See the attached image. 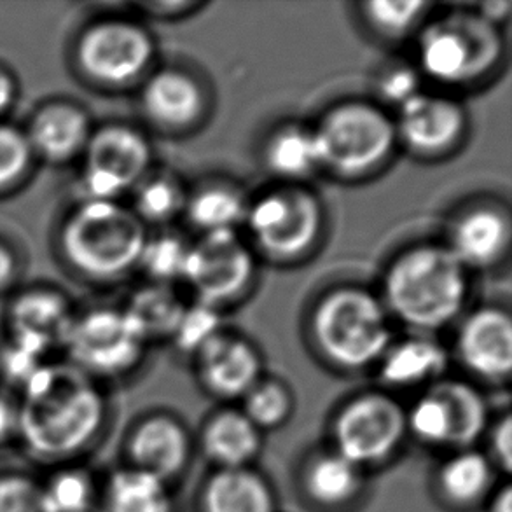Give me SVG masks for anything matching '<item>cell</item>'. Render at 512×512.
Segmentation results:
<instances>
[{
  "instance_id": "cell-1",
  "label": "cell",
  "mask_w": 512,
  "mask_h": 512,
  "mask_svg": "<svg viewBox=\"0 0 512 512\" xmlns=\"http://www.w3.org/2000/svg\"><path fill=\"white\" fill-rule=\"evenodd\" d=\"M18 439L32 462L77 464L102 441L109 402L97 381L67 364H46L18 397Z\"/></svg>"
},
{
  "instance_id": "cell-2",
  "label": "cell",
  "mask_w": 512,
  "mask_h": 512,
  "mask_svg": "<svg viewBox=\"0 0 512 512\" xmlns=\"http://www.w3.org/2000/svg\"><path fill=\"white\" fill-rule=\"evenodd\" d=\"M469 289V271L444 243H416L388 263L380 299L390 319L432 336L460 319Z\"/></svg>"
},
{
  "instance_id": "cell-3",
  "label": "cell",
  "mask_w": 512,
  "mask_h": 512,
  "mask_svg": "<svg viewBox=\"0 0 512 512\" xmlns=\"http://www.w3.org/2000/svg\"><path fill=\"white\" fill-rule=\"evenodd\" d=\"M380 296L359 285H340L320 296L310 315L313 345L327 364L343 371L378 366L394 341Z\"/></svg>"
},
{
  "instance_id": "cell-4",
  "label": "cell",
  "mask_w": 512,
  "mask_h": 512,
  "mask_svg": "<svg viewBox=\"0 0 512 512\" xmlns=\"http://www.w3.org/2000/svg\"><path fill=\"white\" fill-rule=\"evenodd\" d=\"M506 55L502 30L462 4L418 30L416 69L451 88L481 83Z\"/></svg>"
},
{
  "instance_id": "cell-5",
  "label": "cell",
  "mask_w": 512,
  "mask_h": 512,
  "mask_svg": "<svg viewBox=\"0 0 512 512\" xmlns=\"http://www.w3.org/2000/svg\"><path fill=\"white\" fill-rule=\"evenodd\" d=\"M147 228L132 208L119 201L84 200L62 231V249L88 278L111 282L139 266Z\"/></svg>"
},
{
  "instance_id": "cell-6",
  "label": "cell",
  "mask_w": 512,
  "mask_h": 512,
  "mask_svg": "<svg viewBox=\"0 0 512 512\" xmlns=\"http://www.w3.org/2000/svg\"><path fill=\"white\" fill-rule=\"evenodd\" d=\"M322 170L357 179L383 167L397 147L394 118L380 104L346 100L312 126Z\"/></svg>"
},
{
  "instance_id": "cell-7",
  "label": "cell",
  "mask_w": 512,
  "mask_h": 512,
  "mask_svg": "<svg viewBox=\"0 0 512 512\" xmlns=\"http://www.w3.org/2000/svg\"><path fill=\"white\" fill-rule=\"evenodd\" d=\"M324 219L317 194L301 184H284L250 200L243 226L263 256L294 261L317 245Z\"/></svg>"
},
{
  "instance_id": "cell-8",
  "label": "cell",
  "mask_w": 512,
  "mask_h": 512,
  "mask_svg": "<svg viewBox=\"0 0 512 512\" xmlns=\"http://www.w3.org/2000/svg\"><path fill=\"white\" fill-rule=\"evenodd\" d=\"M147 345L125 310L98 308L74 319L63 350L70 366L98 383L133 373L146 357Z\"/></svg>"
},
{
  "instance_id": "cell-9",
  "label": "cell",
  "mask_w": 512,
  "mask_h": 512,
  "mask_svg": "<svg viewBox=\"0 0 512 512\" xmlns=\"http://www.w3.org/2000/svg\"><path fill=\"white\" fill-rule=\"evenodd\" d=\"M331 437L333 450L367 472L401 451L408 437L406 409L385 392L355 395L334 416Z\"/></svg>"
},
{
  "instance_id": "cell-10",
  "label": "cell",
  "mask_w": 512,
  "mask_h": 512,
  "mask_svg": "<svg viewBox=\"0 0 512 512\" xmlns=\"http://www.w3.org/2000/svg\"><path fill=\"white\" fill-rule=\"evenodd\" d=\"M76 56L79 69L93 83L123 88L137 83L151 70L156 41L137 21L111 18L84 30Z\"/></svg>"
},
{
  "instance_id": "cell-11",
  "label": "cell",
  "mask_w": 512,
  "mask_h": 512,
  "mask_svg": "<svg viewBox=\"0 0 512 512\" xmlns=\"http://www.w3.org/2000/svg\"><path fill=\"white\" fill-rule=\"evenodd\" d=\"M256 273V256L247 242L238 231H222L191 242L182 282L196 301L222 310L245 296Z\"/></svg>"
},
{
  "instance_id": "cell-12",
  "label": "cell",
  "mask_w": 512,
  "mask_h": 512,
  "mask_svg": "<svg viewBox=\"0 0 512 512\" xmlns=\"http://www.w3.org/2000/svg\"><path fill=\"white\" fill-rule=\"evenodd\" d=\"M83 154L86 200L118 201L139 186L153 163L146 135L128 125H107L91 133Z\"/></svg>"
},
{
  "instance_id": "cell-13",
  "label": "cell",
  "mask_w": 512,
  "mask_h": 512,
  "mask_svg": "<svg viewBox=\"0 0 512 512\" xmlns=\"http://www.w3.org/2000/svg\"><path fill=\"white\" fill-rule=\"evenodd\" d=\"M397 142L418 158H441L451 153L467 132L464 105L444 95L422 91L397 109Z\"/></svg>"
},
{
  "instance_id": "cell-14",
  "label": "cell",
  "mask_w": 512,
  "mask_h": 512,
  "mask_svg": "<svg viewBox=\"0 0 512 512\" xmlns=\"http://www.w3.org/2000/svg\"><path fill=\"white\" fill-rule=\"evenodd\" d=\"M455 355L478 380L500 385L512 373V320L500 306H479L462 319Z\"/></svg>"
},
{
  "instance_id": "cell-15",
  "label": "cell",
  "mask_w": 512,
  "mask_h": 512,
  "mask_svg": "<svg viewBox=\"0 0 512 512\" xmlns=\"http://www.w3.org/2000/svg\"><path fill=\"white\" fill-rule=\"evenodd\" d=\"M193 360L203 388L222 401H242L264 378L263 359L256 345L224 329Z\"/></svg>"
},
{
  "instance_id": "cell-16",
  "label": "cell",
  "mask_w": 512,
  "mask_h": 512,
  "mask_svg": "<svg viewBox=\"0 0 512 512\" xmlns=\"http://www.w3.org/2000/svg\"><path fill=\"white\" fill-rule=\"evenodd\" d=\"M191 451L186 425L175 416L156 413L139 420L128 432L125 465L170 485L186 471Z\"/></svg>"
},
{
  "instance_id": "cell-17",
  "label": "cell",
  "mask_w": 512,
  "mask_h": 512,
  "mask_svg": "<svg viewBox=\"0 0 512 512\" xmlns=\"http://www.w3.org/2000/svg\"><path fill=\"white\" fill-rule=\"evenodd\" d=\"M511 238V215L507 208L483 201L455 215L444 245L467 271L490 270L506 259Z\"/></svg>"
},
{
  "instance_id": "cell-18",
  "label": "cell",
  "mask_w": 512,
  "mask_h": 512,
  "mask_svg": "<svg viewBox=\"0 0 512 512\" xmlns=\"http://www.w3.org/2000/svg\"><path fill=\"white\" fill-rule=\"evenodd\" d=\"M140 105L147 121L161 132H187L205 118L207 95L191 72L165 67L147 76Z\"/></svg>"
},
{
  "instance_id": "cell-19",
  "label": "cell",
  "mask_w": 512,
  "mask_h": 512,
  "mask_svg": "<svg viewBox=\"0 0 512 512\" xmlns=\"http://www.w3.org/2000/svg\"><path fill=\"white\" fill-rule=\"evenodd\" d=\"M74 319L60 292H27L9 310L11 341L46 359L56 346H63Z\"/></svg>"
},
{
  "instance_id": "cell-20",
  "label": "cell",
  "mask_w": 512,
  "mask_h": 512,
  "mask_svg": "<svg viewBox=\"0 0 512 512\" xmlns=\"http://www.w3.org/2000/svg\"><path fill=\"white\" fill-rule=\"evenodd\" d=\"M450 364V353L434 336L413 333L401 341H392L378 362V373L385 387H432L441 381Z\"/></svg>"
},
{
  "instance_id": "cell-21",
  "label": "cell",
  "mask_w": 512,
  "mask_h": 512,
  "mask_svg": "<svg viewBox=\"0 0 512 512\" xmlns=\"http://www.w3.org/2000/svg\"><path fill=\"white\" fill-rule=\"evenodd\" d=\"M366 474L338 451L329 448L313 453L301 472L306 499L326 511H343L366 490Z\"/></svg>"
},
{
  "instance_id": "cell-22",
  "label": "cell",
  "mask_w": 512,
  "mask_h": 512,
  "mask_svg": "<svg viewBox=\"0 0 512 512\" xmlns=\"http://www.w3.org/2000/svg\"><path fill=\"white\" fill-rule=\"evenodd\" d=\"M497 469L483 451L467 448L451 453L439 465L434 478L436 492L444 506L474 509L485 504L495 492Z\"/></svg>"
},
{
  "instance_id": "cell-23",
  "label": "cell",
  "mask_w": 512,
  "mask_h": 512,
  "mask_svg": "<svg viewBox=\"0 0 512 512\" xmlns=\"http://www.w3.org/2000/svg\"><path fill=\"white\" fill-rule=\"evenodd\" d=\"M201 450L217 469L250 467L263 448V432L242 409H221L201 430Z\"/></svg>"
},
{
  "instance_id": "cell-24",
  "label": "cell",
  "mask_w": 512,
  "mask_h": 512,
  "mask_svg": "<svg viewBox=\"0 0 512 512\" xmlns=\"http://www.w3.org/2000/svg\"><path fill=\"white\" fill-rule=\"evenodd\" d=\"M201 512H277L268 479L252 467L217 469L200 493Z\"/></svg>"
},
{
  "instance_id": "cell-25",
  "label": "cell",
  "mask_w": 512,
  "mask_h": 512,
  "mask_svg": "<svg viewBox=\"0 0 512 512\" xmlns=\"http://www.w3.org/2000/svg\"><path fill=\"white\" fill-rule=\"evenodd\" d=\"M90 119L76 105L53 104L35 114L27 139L32 151L49 161H67L84 153L91 137Z\"/></svg>"
},
{
  "instance_id": "cell-26",
  "label": "cell",
  "mask_w": 512,
  "mask_h": 512,
  "mask_svg": "<svg viewBox=\"0 0 512 512\" xmlns=\"http://www.w3.org/2000/svg\"><path fill=\"white\" fill-rule=\"evenodd\" d=\"M250 200L242 187L229 180H208L187 193L184 215L200 235L238 231Z\"/></svg>"
},
{
  "instance_id": "cell-27",
  "label": "cell",
  "mask_w": 512,
  "mask_h": 512,
  "mask_svg": "<svg viewBox=\"0 0 512 512\" xmlns=\"http://www.w3.org/2000/svg\"><path fill=\"white\" fill-rule=\"evenodd\" d=\"M266 170L285 184H299L322 170L319 146L312 126L285 123L264 140Z\"/></svg>"
},
{
  "instance_id": "cell-28",
  "label": "cell",
  "mask_w": 512,
  "mask_h": 512,
  "mask_svg": "<svg viewBox=\"0 0 512 512\" xmlns=\"http://www.w3.org/2000/svg\"><path fill=\"white\" fill-rule=\"evenodd\" d=\"M97 512H173L168 483L128 465L100 481Z\"/></svg>"
},
{
  "instance_id": "cell-29",
  "label": "cell",
  "mask_w": 512,
  "mask_h": 512,
  "mask_svg": "<svg viewBox=\"0 0 512 512\" xmlns=\"http://www.w3.org/2000/svg\"><path fill=\"white\" fill-rule=\"evenodd\" d=\"M408 436L429 448H457L458 415L448 380L434 383L406 409Z\"/></svg>"
},
{
  "instance_id": "cell-30",
  "label": "cell",
  "mask_w": 512,
  "mask_h": 512,
  "mask_svg": "<svg viewBox=\"0 0 512 512\" xmlns=\"http://www.w3.org/2000/svg\"><path fill=\"white\" fill-rule=\"evenodd\" d=\"M186 310L184 299L173 285L149 284L133 292L125 312L140 334L149 341L172 340L180 317Z\"/></svg>"
},
{
  "instance_id": "cell-31",
  "label": "cell",
  "mask_w": 512,
  "mask_h": 512,
  "mask_svg": "<svg viewBox=\"0 0 512 512\" xmlns=\"http://www.w3.org/2000/svg\"><path fill=\"white\" fill-rule=\"evenodd\" d=\"M42 488L51 512L98 511L100 481L81 462L53 467Z\"/></svg>"
},
{
  "instance_id": "cell-32",
  "label": "cell",
  "mask_w": 512,
  "mask_h": 512,
  "mask_svg": "<svg viewBox=\"0 0 512 512\" xmlns=\"http://www.w3.org/2000/svg\"><path fill=\"white\" fill-rule=\"evenodd\" d=\"M133 212L144 224H167L184 214L187 191L175 173L160 170L147 173L133 189Z\"/></svg>"
},
{
  "instance_id": "cell-33",
  "label": "cell",
  "mask_w": 512,
  "mask_h": 512,
  "mask_svg": "<svg viewBox=\"0 0 512 512\" xmlns=\"http://www.w3.org/2000/svg\"><path fill=\"white\" fill-rule=\"evenodd\" d=\"M366 27L383 41H401L425 25L434 4L425 0H369L359 6Z\"/></svg>"
},
{
  "instance_id": "cell-34",
  "label": "cell",
  "mask_w": 512,
  "mask_h": 512,
  "mask_svg": "<svg viewBox=\"0 0 512 512\" xmlns=\"http://www.w3.org/2000/svg\"><path fill=\"white\" fill-rule=\"evenodd\" d=\"M189 245L191 242L184 240V236L172 231L149 236L137 268L144 271L151 284L175 285V282H182Z\"/></svg>"
},
{
  "instance_id": "cell-35",
  "label": "cell",
  "mask_w": 512,
  "mask_h": 512,
  "mask_svg": "<svg viewBox=\"0 0 512 512\" xmlns=\"http://www.w3.org/2000/svg\"><path fill=\"white\" fill-rule=\"evenodd\" d=\"M243 415L261 432L275 430L289 422L294 411V397L284 381L263 378L242 399Z\"/></svg>"
},
{
  "instance_id": "cell-36",
  "label": "cell",
  "mask_w": 512,
  "mask_h": 512,
  "mask_svg": "<svg viewBox=\"0 0 512 512\" xmlns=\"http://www.w3.org/2000/svg\"><path fill=\"white\" fill-rule=\"evenodd\" d=\"M221 331V310L194 299L193 305H186L173 333L172 343L182 355L194 357Z\"/></svg>"
},
{
  "instance_id": "cell-37",
  "label": "cell",
  "mask_w": 512,
  "mask_h": 512,
  "mask_svg": "<svg viewBox=\"0 0 512 512\" xmlns=\"http://www.w3.org/2000/svg\"><path fill=\"white\" fill-rule=\"evenodd\" d=\"M0 512H51L42 479L27 472H0Z\"/></svg>"
},
{
  "instance_id": "cell-38",
  "label": "cell",
  "mask_w": 512,
  "mask_h": 512,
  "mask_svg": "<svg viewBox=\"0 0 512 512\" xmlns=\"http://www.w3.org/2000/svg\"><path fill=\"white\" fill-rule=\"evenodd\" d=\"M422 74L415 65L392 63L376 79V95L383 104L401 109L411 98L422 93Z\"/></svg>"
},
{
  "instance_id": "cell-39",
  "label": "cell",
  "mask_w": 512,
  "mask_h": 512,
  "mask_svg": "<svg viewBox=\"0 0 512 512\" xmlns=\"http://www.w3.org/2000/svg\"><path fill=\"white\" fill-rule=\"evenodd\" d=\"M34 151L27 133L9 125H0V189L11 186L25 175Z\"/></svg>"
},
{
  "instance_id": "cell-40",
  "label": "cell",
  "mask_w": 512,
  "mask_h": 512,
  "mask_svg": "<svg viewBox=\"0 0 512 512\" xmlns=\"http://www.w3.org/2000/svg\"><path fill=\"white\" fill-rule=\"evenodd\" d=\"M488 451L486 455L492 460L497 471L511 472L512 465V418L509 413L499 418L486 430Z\"/></svg>"
},
{
  "instance_id": "cell-41",
  "label": "cell",
  "mask_w": 512,
  "mask_h": 512,
  "mask_svg": "<svg viewBox=\"0 0 512 512\" xmlns=\"http://www.w3.org/2000/svg\"><path fill=\"white\" fill-rule=\"evenodd\" d=\"M18 399L0 388V448L18 439Z\"/></svg>"
},
{
  "instance_id": "cell-42",
  "label": "cell",
  "mask_w": 512,
  "mask_h": 512,
  "mask_svg": "<svg viewBox=\"0 0 512 512\" xmlns=\"http://www.w3.org/2000/svg\"><path fill=\"white\" fill-rule=\"evenodd\" d=\"M137 7L153 18L170 20V18H180L184 14L193 13L196 9L203 7V4L194 0H165V2H142Z\"/></svg>"
},
{
  "instance_id": "cell-43",
  "label": "cell",
  "mask_w": 512,
  "mask_h": 512,
  "mask_svg": "<svg viewBox=\"0 0 512 512\" xmlns=\"http://www.w3.org/2000/svg\"><path fill=\"white\" fill-rule=\"evenodd\" d=\"M465 6L469 7L471 11L481 16L483 20L488 21V23H492V25H497L500 27L504 21L509 18V13H511L512 6L509 2H504V0H497V2H478V4H465Z\"/></svg>"
},
{
  "instance_id": "cell-44",
  "label": "cell",
  "mask_w": 512,
  "mask_h": 512,
  "mask_svg": "<svg viewBox=\"0 0 512 512\" xmlns=\"http://www.w3.org/2000/svg\"><path fill=\"white\" fill-rule=\"evenodd\" d=\"M488 502V512H512V488L511 485L495 488V492L490 495Z\"/></svg>"
},
{
  "instance_id": "cell-45",
  "label": "cell",
  "mask_w": 512,
  "mask_h": 512,
  "mask_svg": "<svg viewBox=\"0 0 512 512\" xmlns=\"http://www.w3.org/2000/svg\"><path fill=\"white\" fill-rule=\"evenodd\" d=\"M16 98V86L13 77L7 74L6 70L0 69V114L9 111Z\"/></svg>"
},
{
  "instance_id": "cell-46",
  "label": "cell",
  "mask_w": 512,
  "mask_h": 512,
  "mask_svg": "<svg viewBox=\"0 0 512 512\" xmlns=\"http://www.w3.org/2000/svg\"><path fill=\"white\" fill-rule=\"evenodd\" d=\"M16 273V259L13 252L0 243V289L13 280Z\"/></svg>"
}]
</instances>
